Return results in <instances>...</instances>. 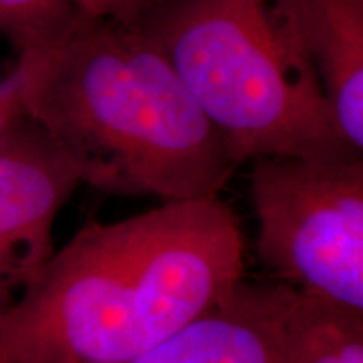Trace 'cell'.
I'll return each instance as SVG.
<instances>
[{
	"instance_id": "8992f818",
	"label": "cell",
	"mask_w": 363,
	"mask_h": 363,
	"mask_svg": "<svg viewBox=\"0 0 363 363\" xmlns=\"http://www.w3.org/2000/svg\"><path fill=\"white\" fill-rule=\"evenodd\" d=\"M293 288L246 283L169 338L126 363H283Z\"/></svg>"
},
{
	"instance_id": "30bf717a",
	"label": "cell",
	"mask_w": 363,
	"mask_h": 363,
	"mask_svg": "<svg viewBox=\"0 0 363 363\" xmlns=\"http://www.w3.org/2000/svg\"><path fill=\"white\" fill-rule=\"evenodd\" d=\"M78 11L93 19H110L135 26L158 0H72Z\"/></svg>"
},
{
	"instance_id": "ba28073f",
	"label": "cell",
	"mask_w": 363,
	"mask_h": 363,
	"mask_svg": "<svg viewBox=\"0 0 363 363\" xmlns=\"http://www.w3.org/2000/svg\"><path fill=\"white\" fill-rule=\"evenodd\" d=\"M283 363H363V311L293 289Z\"/></svg>"
},
{
	"instance_id": "9c48e42d",
	"label": "cell",
	"mask_w": 363,
	"mask_h": 363,
	"mask_svg": "<svg viewBox=\"0 0 363 363\" xmlns=\"http://www.w3.org/2000/svg\"><path fill=\"white\" fill-rule=\"evenodd\" d=\"M81 16L72 0H0V35L19 56H40L61 44Z\"/></svg>"
},
{
	"instance_id": "3957f363",
	"label": "cell",
	"mask_w": 363,
	"mask_h": 363,
	"mask_svg": "<svg viewBox=\"0 0 363 363\" xmlns=\"http://www.w3.org/2000/svg\"><path fill=\"white\" fill-rule=\"evenodd\" d=\"M133 27L169 59L238 167L362 158L321 88L298 0H158Z\"/></svg>"
},
{
	"instance_id": "5b68a950",
	"label": "cell",
	"mask_w": 363,
	"mask_h": 363,
	"mask_svg": "<svg viewBox=\"0 0 363 363\" xmlns=\"http://www.w3.org/2000/svg\"><path fill=\"white\" fill-rule=\"evenodd\" d=\"M79 184L66 153L26 113L0 133V315L52 257L54 222Z\"/></svg>"
},
{
	"instance_id": "52a82bcc",
	"label": "cell",
	"mask_w": 363,
	"mask_h": 363,
	"mask_svg": "<svg viewBox=\"0 0 363 363\" xmlns=\"http://www.w3.org/2000/svg\"><path fill=\"white\" fill-rule=\"evenodd\" d=\"M313 66L340 133L363 150V0H298Z\"/></svg>"
},
{
	"instance_id": "7a4b0ae2",
	"label": "cell",
	"mask_w": 363,
	"mask_h": 363,
	"mask_svg": "<svg viewBox=\"0 0 363 363\" xmlns=\"http://www.w3.org/2000/svg\"><path fill=\"white\" fill-rule=\"evenodd\" d=\"M16 67L22 111L81 184L189 201L219 195L238 169L169 59L133 26L81 16L61 44Z\"/></svg>"
},
{
	"instance_id": "6da1fadb",
	"label": "cell",
	"mask_w": 363,
	"mask_h": 363,
	"mask_svg": "<svg viewBox=\"0 0 363 363\" xmlns=\"http://www.w3.org/2000/svg\"><path fill=\"white\" fill-rule=\"evenodd\" d=\"M242 279L240 224L219 195L89 220L0 315V363H126Z\"/></svg>"
},
{
	"instance_id": "277c9868",
	"label": "cell",
	"mask_w": 363,
	"mask_h": 363,
	"mask_svg": "<svg viewBox=\"0 0 363 363\" xmlns=\"http://www.w3.org/2000/svg\"><path fill=\"white\" fill-rule=\"evenodd\" d=\"M257 257L281 284L363 311V160L259 157Z\"/></svg>"
},
{
	"instance_id": "8fae6325",
	"label": "cell",
	"mask_w": 363,
	"mask_h": 363,
	"mask_svg": "<svg viewBox=\"0 0 363 363\" xmlns=\"http://www.w3.org/2000/svg\"><path fill=\"white\" fill-rule=\"evenodd\" d=\"M22 113L21 72L13 67L11 74L0 79V133Z\"/></svg>"
}]
</instances>
